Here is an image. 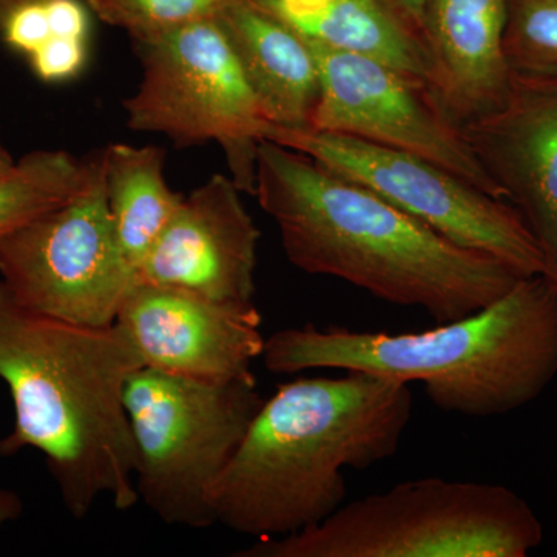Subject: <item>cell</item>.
<instances>
[{"instance_id":"9c48e42d","label":"cell","mask_w":557,"mask_h":557,"mask_svg":"<svg viewBox=\"0 0 557 557\" xmlns=\"http://www.w3.org/2000/svg\"><path fill=\"white\" fill-rule=\"evenodd\" d=\"M0 281L28 309L87 327L115 324L138 282L121 248L104 193L102 150L86 188L0 237Z\"/></svg>"},{"instance_id":"4fadbf2b","label":"cell","mask_w":557,"mask_h":557,"mask_svg":"<svg viewBox=\"0 0 557 557\" xmlns=\"http://www.w3.org/2000/svg\"><path fill=\"white\" fill-rule=\"evenodd\" d=\"M231 177L194 189L138 267V281L251 302L260 231Z\"/></svg>"},{"instance_id":"52a82bcc","label":"cell","mask_w":557,"mask_h":557,"mask_svg":"<svg viewBox=\"0 0 557 557\" xmlns=\"http://www.w3.org/2000/svg\"><path fill=\"white\" fill-rule=\"evenodd\" d=\"M143 78L123 102L127 126L163 134L180 148L218 143L231 180L255 196L265 116L218 20L135 42Z\"/></svg>"},{"instance_id":"277c9868","label":"cell","mask_w":557,"mask_h":557,"mask_svg":"<svg viewBox=\"0 0 557 557\" xmlns=\"http://www.w3.org/2000/svg\"><path fill=\"white\" fill-rule=\"evenodd\" d=\"M262 358L278 375L310 369L370 373L423 383L445 412L504 416L541 397L556 379L557 285L544 274L519 277L483 309L420 333L282 329L265 339Z\"/></svg>"},{"instance_id":"603a6c76","label":"cell","mask_w":557,"mask_h":557,"mask_svg":"<svg viewBox=\"0 0 557 557\" xmlns=\"http://www.w3.org/2000/svg\"><path fill=\"white\" fill-rule=\"evenodd\" d=\"M51 36L89 39V7L81 0H44Z\"/></svg>"},{"instance_id":"30bf717a","label":"cell","mask_w":557,"mask_h":557,"mask_svg":"<svg viewBox=\"0 0 557 557\" xmlns=\"http://www.w3.org/2000/svg\"><path fill=\"white\" fill-rule=\"evenodd\" d=\"M309 44L321 91L307 129L350 135L413 153L504 200L426 81L370 58Z\"/></svg>"},{"instance_id":"d6986e66","label":"cell","mask_w":557,"mask_h":557,"mask_svg":"<svg viewBox=\"0 0 557 557\" xmlns=\"http://www.w3.org/2000/svg\"><path fill=\"white\" fill-rule=\"evenodd\" d=\"M504 51L511 73L557 78V0H508Z\"/></svg>"},{"instance_id":"ffe728a7","label":"cell","mask_w":557,"mask_h":557,"mask_svg":"<svg viewBox=\"0 0 557 557\" xmlns=\"http://www.w3.org/2000/svg\"><path fill=\"white\" fill-rule=\"evenodd\" d=\"M104 24L129 33L134 42L157 38L218 16L225 0H86Z\"/></svg>"},{"instance_id":"e0dca14e","label":"cell","mask_w":557,"mask_h":557,"mask_svg":"<svg viewBox=\"0 0 557 557\" xmlns=\"http://www.w3.org/2000/svg\"><path fill=\"white\" fill-rule=\"evenodd\" d=\"M164 159L166 153L157 146L113 143L102 149L106 203L121 248L135 270L185 199L168 185Z\"/></svg>"},{"instance_id":"7402d4cb","label":"cell","mask_w":557,"mask_h":557,"mask_svg":"<svg viewBox=\"0 0 557 557\" xmlns=\"http://www.w3.org/2000/svg\"><path fill=\"white\" fill-rule=\"evenodd\" d=\"M3 42L11 50L30 54L51 38L49 16L44 0L25 3L13 11L0 28Z\"/></svg>"},{"instance_id":"ac0fdd59","label":"cell","mask_w":557,"mask_h":557,"mask_svg":"<svg viewBox=\"0 0 557 557\" xmlns=\"http://www.w3.org/2000/svg\"><path fill=\"white\" fill-rule=\"evenodd\" d=\"M89 177L90 156L78 159L67 150H33L14 161L0 171V237L67 203Z\"/></svg>"},{"instance_id":"d4e9b609","label":"cell","mask_w":557,"mask_h":557,"mask_svg":"<svg viewBox=\"0 0 557 557\" xmlns=\"http://www.w3.org/2000/svg\"><path fill=\"white\" fill-rule=\"evenodd\" d=\"M22 512H24V502L20 494L14 493L13 490L0 487V528L20 519Z\"/></svg>"},{"instance_id":"2e32d148","label":"cell","mask_w":557,"mask_h":557,"mask_svg":"<svg viewBox=\"0 0 557 557\" xmlns=\"http://www.w3.org/2000/svg\"><path fill=\"white\" fill-rule=\"evenodd\" d=\"M302 38L383 62L429 84L421 40L381 0H249Z\"/></svg>"},{"instance_id":"5bb4252c","label":"cell","mask_w":557,"mask_h":557,"mask_svg":"<svg viewBox=\"0 0 557 557\" xmlns=\"http://www.w3.org/2000/svg\"><path fill=\"white\" fill-rule=\"evenodd\" d=\"M508 0H431L421 42L429 86L458 126L486 115L507 97L504 51Z\"/></svg>"},{"instance_id":"484cf974","label":"cell","mask_w":557,"mask_h":557,"mask_svg":"<svg viewBox=\"0 0 557 557\" xmlns=\"http://www.w3.org/2000/svg\"><path fill=\"white\" fill-rule=\"evenodd\" d=\"M35 2V0H0V28H2L3 22L7 17L13 13L14 10L20 9L25 3Z\"/></svg>"},{"instance_id":"7c38bea8","label":"cell","mask_w":557,"mask_h":557,"mask_svg":"<svg viewBox=\"0 0 557 557\" xmlns=\"http://www.w3.org/2000/svg\"><path fill=\"white\" fill-rule=\"evenodd\" d=\"M461 127L469 148L533 234L557 285V78L511 73L507 97Z\"/></svg>"},{"instance_id":"44dd1931","label":"cell","mask_w":557,"mask_h":557,"mask_svg":"<svg viewBox=\"0 0 557 557\" xmlns=\"http://www.w3.org/2000/svg\"><path fill=\"white\" fill-rule=\"evenodd\" d=\"M89 39L51 36L30 54L33 72L44 83H64L86 67Z\"/></svg>"},{"instance_id":"7a4b0ae2","label":"cell","mask_w":557,"mask_h":557,"mask_svg":"<svg viewBox=\"0 0 557 557\" xmlns=\"http://www.w3.org/2000/svg\"><path fill=\"white\" fill-rule=\"evenodd\" d=\"M141 359L115 324L87 327L25 307L0 281V380L14 423L0 456L36 449L62 504L86 518L100 498L139 502L124 387Z\"/></svg>"},{"instance_id":"ba28073f","label":"cell","mask_w":557,"mask_h":557,"mask_svg":"<svg viewBox=\"0 0 557 557\" xmlns=\"http://www.w3.org/2000/svg\"><path fill=\"white\" fill-rule=\"evenodd\" d=\"M262 138L366 186L461 247L502 260L519 276L544 274L541 249L519 212L432 161L333 132L267 124Z\"/></svg>"},{"instance_id":"5b68a950","label":"cell","mask_w":557,"mask_h":557,"mask_svg":"<svg viewBox=\"0 0 557 557\" xmlns=\"http://www.w3.org/2000/svg\"><path fill=\"white\" fill-rule=\"evenodd\" d=\"M542 541L536 512L509 487L426 478L346 502L317 525L234 556L525 557Z\"/></svg>"},{"instance_id":"6da1fadb","label":"cell","mask_w":557,"mask_h":557,"mask_svg":"<svg viewBox=\"0 0 557 557\" xmlns=\"http://www.w3.org/2000/svg\"><path fill=\"white\" fill-rule=\"evenodd\" d=\"M255 196L276 222L296 269L424 310L437 324L483 309L522 277L502 260L461 247L366 186L269 139L259 145Z\"/></svg>"},{"instance_id":"4316f807","label":"cell","mask_w":557,"mask_h":557,"mask_svg":"<svg viewBox=\"0 0 557 557\" xmlns=\"http://www.w3.org/2000/svg\"><path fill=\"white\" fill-rule=\"evenodd\" d=\"M13 156H11L10 150L7 149V146L3 145L2 135H0V171L7 170L11 164L14 163Z\"/></svg>"},{"instance_id":"8fae6325","label":"cell","mask_w":557,"mask_h":557,"mask_svg":"<svg viewBox=\"0 0 557 557\" xmlns=\"http://www.w3.org/2000/svg\"><path fill=\"white\" fill-rule=\"evenodd\" d=\"M143 368L205 381L251 375L262 357V314L251 302L138 281L115 321Z\"/></svg>"},{"instance_id":"cb8c5ba5","label":"cell","mask_w":557,"mask_h":557,"mask_svg":"<svg viewBox=\"0 0 557 557\" xmlns=\"http://www.w3.org/2000/svg\"><path fill=\"white\" fill-rule=\"evenodd\" d=\"M381 2L421 40L424 17L431 0H381Z\"/></svg>"},{"instance_id":"8992f818","label":"cell","mask_w":557,"mask_h":557,"mask_svg":"<svg viewBox=\"0 0 557 557\" xmlns=\"http://www.w3.org/2000/svg\"><path fill=\"white\" fill-rule=\"evenodd\" d=\"M256 376L205 381L139 368L124 387L138 498L166 525L218 523L212 490L262 408Z\"/></svg>"},{"instance_id":"9a60e30c","label":"cell","mask_w":557,"mask_h":557,"mask_svg":"<svg viewBox=\"0 0 557 557\" xmlns=\"http://www.w3.org/2000/svg\"><path fill=\"white\" fill-rule=\"evenodd\" d=\"M215 20L267 123L310 127L321 83L309 40L249 0H225Z\"/></svg>"},{"instance_id":"3957f363","label":"cell","mask_w":557,"mask_h":557,"mask_svg":"<svg viewBox=\"0 0 557 557\" xmlns=\"http://www.w3.org/2000/svg\"><path fill=\"white\" fill-rule=\"evenodd\" d=\"M412 408L409 384L370 373L281 384L212 490L215 520L258 541L317 525L346 504L344 469L397 454Z\"/></svg>"}]
</instances>
